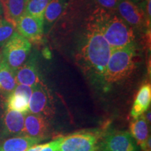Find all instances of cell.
Segmentation results:
<instances>
[{
  "instance_id": "4",
  "label": "cell",
  "mask_w": 151,
  "mask_h": 151,
  "mask_svg": "<svg viewBox=\"0 0 151 151\" xmlns=\"http://www.w3.org/2000/svg\"><path fill=\"white\" fill-rule=\"evenodd\" d=\"M31 48V42L15 31L10 39L4 44L1 58L16 71L27 60Z\"/></svg>"
},
{
  "instance_id": "14",
  "label": "cell",
  "mask_w": 151,
  "mask_h": 151,
  "mask_svg": "<svg viewBox=\"0 0 151 151\" xmlns=\"http://www.w3.org/2000/svg\"><path fill=\"white\" fill-rule=\"evenodd\" d=\"M68 4V0H51L43 15V31L47 34L61 16Z\"/></svg>"
},
{
  "instance_id": "24",
  "label": "cell",
  "mask_w": 151,
  "mask_h": 151,
  "mask_svg": "<svg viewBox=\"0 0 151 151\" xmlns=\"http://www.w3.org/2000/svg\"><path fill=\"white\" fill-rule=\"evenodd\" d=\"M62 138L63 137L58 138L55 140L44 143V146L40 151H58Z\"/></svg>"
},
{
  "instance_id": "1",
  "label": "cell",
  "mask_w": 151,
  "mask_h": 151,
  "mask_svg": "<svg viewBox=\"0 0 151 151\" xmlns=\"http://www.w3.org/2000/svg\"><path fill=\"white\" fill-rule=\"evenodd\" d=\"M111 51L99 24L92 15L78 35L76 60L86 78L93 84L103 86L104 77Z\"/></svg>"
},
{
  "instance_id": "11",
  "label": "cell",
  "mask_w": 151,
  "mask_h": 151,
  "mask_svg": "<svg viewBox=\"0 0 151 151\" xmlns=\"http://www.w3.org/2000/svg\"><path fill=\"white\" fill-rule=\"evenodd\" d=\"M50 131L48 119L41 115L27 113L24 116L23 135L43 139L48 137Z\"/></svg>"
},
{
  "instance_id": "17",
  "label": "cell",
  "mask_w": 151,
  "mask_h": 151,
  "mask_svg": "<svg viewBox=\"0 0 151 151\" xmlns=\"http://www.w3.org/2000/svg\"><path fill=\"white\" fill-rule=\"evenodd\" d=\"M130 134L134 139L136 142L143 151L146 147L148 137V125L145 116H141L134 119L129 125Z\"/></svg>"
},
{
  "instance_id": "28",
  "label": "cell",
  "mask_w": 151,
  "mask_h": 151,
  "mask_svg": "<svg viewBox=\"0 0 151 151\" xmlns=\"http://www.w3.org/2000/svg\"><path fill=\"white\" fill-rule=\"evenodd\" d=\"M1 60V51H0V60Z\"/></svg>"
},
{
  "instance_id": "12",
  "label": "cell",
  "mask_w": 151,
  "mask_h": 151,
  "mask_svg": "<svg viewBox=\"0 0 151 151\" xmlns=\"http://www.w3.org/2000/svg\"><path fill=\"white\" fill-rule=\"evenodd\" d=\"M17 84L25 85L35 88L40 83L37 58L32 55L15 71Z\"/></svg>"
},
{
  "instance_id": "22",
  "label": "cell",
  "mask_w": 151,
  "mask_h": 151,
  "mask_svg": "<svg viewBox=\"0 0 151 151\" xmlns=\"http://www.w3.org/2000/svg\"><path fill=\"white\" fill-rule=\"evenodd\" d=\"M95 1L101 6L100 8L113 12L117 10L120 0H95Z\"/></svg>"
},
{
  "instance_id": "10",
  "label": "cell",
  "mask_w": 151,
  "mask_h": 151,
  "mask_svg": "<svg viewBox=\"0 0 151 151\" xmlns=\"http://www.w3.org/2000/svg\"><path fill=\"white\" fill-rule=\"evenodd\" d=\"M25 114L6 109L4 112L1 121V138H9L23 135Z\"/></svg>"
},
{
  "instance_id": "13",
  "label": "cell",
  "mask_w": 151,
  "mask_h": 151,
  "mask_svg": "<svg viewBox=\"0 0 151 151\" xmlns=\"http://www.w3.org/2000/svg\"><path fill=\"white\" fill-rule=\"evenodd\" d=\"M41 141V139L26 135L9 137L0 143V151H27Z\"/></svg>"
},
{
  "instance_id": "15",
  "label": "cell",
  "mask_w": 151,
  "mask_h": 151,
  "mask_svg": "<svg viewBox=\"0 0 151 151\" xmlns=\"http://www.w3.org/2000/svg\"><path fill=\"white\" fill-rule=\"evenodd\" d=\"M27 0H0L6 20L16 26L18 19L24 14Z\"/></svg>"
},
{
  "instance_id": "23",
  "label": "cell",
  "mask_w": 151,
  "mask_h": 151,
  "mask_svg": "<svg viewBox=\"0 0 151 151\" xmlns=\"http://www.w3.org/2000/svg\"><path fill=\"white\" fill-rule=\"evenodd\" d=\"M141 5H139L141 10L143 11L144 14L145 18H146V22L148 23V26L150 27V5H151V0H143L142 2L140 3Z\"/></svg>"
},
{
  "instance_id": "16",
  "label": "cell",
  "mask_w": 151,
  "mask_h": 151,
  "mask_svg": "<svg viewBox=\"0 0 151 151\" xmlns=\"http://www.w3.org/2000/svg\"><path fill=\"white\" fill-rule=\"evenodd\" d=\"M151 102V86L145 84L141 87L133 104L130 116L134 119L141 116L148 111Z\"/></svg>"
},
{
  "instance_id": "7",
  "label": "cell",
  "mask_w": 151,
  "mask_h": 151,
  "mask_svg": "<svg viewBox=\"0 0 151 151\" xmlns=\"http://www.w3.org/2000/svg\"><path fill=\"white\" fill-rule=\"evenodd\" d=\"M29 112L41 115L47 119L53 116V106L48 90L39 83L33 88L29 101Z\"/></svg>"
},
{
  "instance_id": "25",
  "label": "cell",
  "mask_w": 151,
  "mask_h": 151,
  "mask_svg": "<svg viewBox=\"0 0 151 151\" xmlns=\"http://www.w3.org/2000/svg\"><path fill=\"white\" fill-rule=\"evenodd\" d=\"M150 114H151L150 111H147L146 115V116H144L147 122H148V124H150Z\"/></svg>"
},
{
  "instance_id": "8",
  "label": "cell",
  "mask_w": 151,
  "mask_h": 151,
  "mask_svg": "<svg viewBox=\"0 0 151 151\" xmlns=\"http://www.w3.org/2000/svg\"><path fill=\"white\" fill-rule=\"evenodd\" d=\"M116 11L120 18L133 29L148 27L144 14L137 4L130 0H120Z\"/></svg>"
},
{
  "instance_id": "5",
  "label": "cell",
  "mask_w": 151,
  "mask_h": 151,
  "mask_svg": "<svg viewBox=\"0 0 151 151\" xmlns=\"http://www.w3.org/2000/svg\"><path fill=\"white\" fill-rule=\"evenodd\" d=\"M132 136L127 131L110 132L99 143L98 151H139Z\"/></svg>"
},
{
  "instance_id": "19",
  "label": "cell",
  "mask_w": 151,
  "mask_h": 151,
  "mask_svg": "<svg viewBox=\"0 0 151 151\" xmlns=\"http://www.w3.org/2000/svg\"><path fill=\"white\" fill-rule=\"evenodd\" d=\"M29 101L25 96L11 92L6 100V107L9 110L27 114L29 113Z\"/></svg>"
},
{
  "instance_id": "26",
  "label": "cell",
  "mask_w": 151,
  "mask_h": 151,
  "mask_svg": "<svg viewBox=\"0 0 151 151\" xmlns=\"http://www.w3.org/2000/svg\"><path fill=\"white\" fill-rule=\"evenodd\" d=\"M130 1H133V2L137 4V3H141V2H142L143 0H130Z\"/></svg>"
},
{
  "instance_id": "20",
  "label": "cell",
  "mask_w": 151,
  "mask_h": 151,
  "mask_svg": "<svg viewBox=\"0 0 151 151\" xmlns=\"http://www.w3.org/2000/svg\"><path fill=\"white\" fill-rule=\"evenodd\" d=\"M50 1L51 0H27L24 13L43 20L45 10Z\"/></svg>"
},
{
  "instance_id": "9",
  "label": "cell",
  "mask_w": 151,
  "mask_h": 151,
  "mask_svg": "<svg viewBox=\"0 0 151 151\" xmlns=\"http://www.w3.org/2000/svg\"><path fill=\"white\" fill-rule=\"evenodd\" d=\"M15 28L20 35L33 43L41 41L44 33L43 20L25 13L18 19Z\"/></svg>"
},
{
  "instance_id": "3",
  "label": "cell",
  "mask_w": 151,
  "mask_h": 151,
  "mask_svg": "<svg viewBox=\"0 0 151 151\" xmlns=\"http://www.w3.org/2000/svg\"><path fill=\"white\" fill-rule=\"evenodd\" d=\"M92 15L111 50L134 43V29L118 15L100 7L95 9Z\"/></svg>"
},
{
  "instance_id": "27",
  "label": "cell",
  "mask_w": 151,
  "mask_h": 151,
  "mask_svg": "<svg viewBox=\"0 0 151 151\" xmlns=\"http://www.w3.org/2000/svg\"><path fill=\"white\" fill-rule=\"evenodd\" d=\"M3 15V10H2V6H1V2H0V16Z\"/></svg>"
},
{
  "instance_id": "6",
  "label": "cell",
  "mask_w": 151,
  "mask_h": 151,
  "mask_svg": "<svg viewBox=\"0 0 151 151\" xmlns=\"http://www.w3.org/2000/svg\"><path fill=\"white\" fill-rule=\"evenodd\" d=\"M99 143L94 134L76 133L62 138L58 151H97Z\"/></svg>"
},
{
  "instance_id": "2",
  "label": "cell",
  "mask_w": 151,
  "mask_h": 151,
  "mask_svg": "<svg viewBox=\"0 0 151 151\" xmlns=\"http://www.w3.org/2000/svg\"><path fill=\"white\" fill-rule=\"evenodd\" d=\"M135 43L112 50L104 77V90L120 84L131 76L137 67Z\"/></svg>"
},
{
  "instance_id": "18",
  "label": "cell",
  "mask_w": 151,
  "mask_h": 151,
  "mask_svg": "<svg viewBox=\"0 0 151 151\" xmlns=\"http://www.w3.org/2000/svg\"><path fill=\"white\" fill-rule=\"evenodd\" d=\"M16 86L15 71L1 58L0 60V92L9 94Z\"/></svg>"
},
{
  "instance_id": "21",
  "label": "cell",
  "mask_w": 151,
  "mask_h": 151,
  "mask_svg": "<svg viewBox=\"0 0 151 151\" xmlns=\"http://www.w3.org/2000/svg\"><path fill=\"white\" fill-rule=\"evenodd\" d=\"M15 27L5 19H0V45L4 44L15 32Z\"/></svg>"
}]
</instances>
